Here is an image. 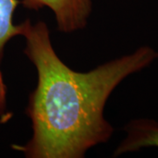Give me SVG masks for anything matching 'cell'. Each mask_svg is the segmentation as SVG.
<instances>
[{
	"mask_svg": "<svg viewBox=\"0 0 158 158\" xmlns=\"http://www.w3.org/2000/svg\"><path fill=\"white\" fill-rule=\"evenodd\" d=\"M22 25L24 53L38 78L26 109L33 135L14 148L28 158L85 157L113 135V126L104 117L112 92L124 79L151 65L158 52L142 46L88 72H77L56 55L45 22L27 19Z\"/></svg>",
	"mask_w": 158,
	"mask_h": 158,
	"instance_id": "obj_1",
	"label": "cell"
},
{
	"mask_svg": "<svg viewBox=\"0 0 158 158\" xmlns=\"http://www.w3.org/2000/svg\"><path fill=\"white\" fill-rule=\"evenodd\" d=\"M21 3L35 11L49 8L56 18L57 29L66 34L85 28L92 10L91 0H21Z\"/></svg>",
	"mask_w": 158,
	"mask_h": 158,
	"instance_id": "obj_2",
	"label": "cell"
},
{
	"mask_svg": "<svg viewBox=\"0 0 158 158\" xmlns=\"http://www.w3.org/2000/svg\"><path fill=\"white\" fill-rule=\"evenodd\" d=\"M126 137L116 148L113 156L136 152L144 148H158V121L153 118H135L125 126Z\"/></svg>",
	"mask_w": 158,
	"mask_h": 158,
	"instance_id": "obj_3",
	"label": "cell"
},
{
	"mask_svg": "<svg viewBox=\"0 0 158 158\" xmlns=\"http://www.w3.org/2000/svg\"><path fill=\"white\" fill-rule=\"evenodd\" d=\"M19 3V0H0V67L6 44L22 34V23H13V13Z\"/></svg>",
	"mask_w": 158,
	"mask_h": 158,
	"instance_id": "obj_4",
	"label": "cell"
},
{
	"mask_svg": "<svg viewBox=\"0 0 158 158\" xmlns=\"http://www.w3.org/2000/svg\"><path fill=\"white\" fill-rule=\"evenodd\" d=\"M6 108V86L4 78H3V74L0 69V115H2L5 113Z\"/></svg>",
	"mask_w": 158,
	"mask_h": 158,
	"instance_id": "obj_5",
	"label": "cell"
}]
</instances>
